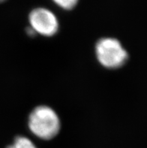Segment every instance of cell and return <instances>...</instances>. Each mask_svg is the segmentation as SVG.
I'll return each mask as SVG.
<instances>
[{"instance_id":"obj_1","label":"cell","mask_w":147,"mask_h":148,"mask_svg":"<svg viewBox=\"0 0 147 148\" xmlns=\"http://www.w3.org/2000/svg\"><path fill=\"white\" fill-rule=\"evenodd\" d=\"M28 126L32 133L43 140L53 138L59 132L61 122L53 109L40 105L30 113Z\"/></svg>"},{"instance_id":"obj_2","label":"cell","mask_w":147,"mask_h":148,"mask_svg":"<svg viewBox=\"0 0 147 148\" xmlns=\"http://www.w3.org/2000/svg\"><path fill=\"white\" fill-rule=\"evenodd\" d=\"M95 53L101 65L110 69L122 67L129 58L120 41L113 38H101L95 45Z\"/></svg>"},{"instance_id":"obj_3","label":"cell","mask_w":147,"mask_h":148,"mask_svg":"<svg viewBox=\"0 0 147 148\" xmlns=\"http://www.w3.org/2000/svg\"><path fill=\"white\" fill-rule=\"evenodd\" d=\"M30 27L36 32L46 37L54 36L59 29V21L56 16L44 8H35L29 15Z\"/></svg>"},{"instance_id":"obj_4","label":"cell","mask_w":147,"mask_h":148,"mask_svg":"<svg viewBox=\"0 0 147 148\" xmlns=\"http://www.w3.org/2000/svg\"><path fill=\"white\" fill-rule=\"evenodd\" d=\"M7 148H37V147L28 138L18 136L14 139L13 144Z\"/></svg>"},{"instance_id":"obj_5","label":"cell","mask_w":147,"mask_h":148,"mask_svg":"<svg viewBox=\"0 0 147 148\" xmlns=\"http://www.w3.org/2000/svg\"><path fill=\"white\" fill-rule=\"evenodd\" d=\"M53 1L59 7L63 9L71 10L77 5L79 0H53Z\"/></svg>"},{"instance_id":"obj_6","label":"cell","mask_w":147,"mask_h":148,"mask_svg":"<svg viewBox=\"0 0 147 148\" xmlns=\"http://www.w3.org/2000/svg\"><path fill=\"white\" fill-rule=\"evenodd\" d=\"M26 33L28 34L29 36H34L36 35V32H35V31H34V30L32 29L31 28L30 26L29 27V28L26 29Z\"/></svg>"},{"instance_id":"obj_7","label":"cell","mask_w":147,"mask_h":148,"mask_svg":"<svg viewBox=\"0 0 147 148\" xmlns=\"http://www.w3.org/2000/svg\"><path fill=\"white\" fill-rule=\"evenodd\" d=\"M5 0H0V3H1V2H5Z\"/></svg>"}]
</instances>
